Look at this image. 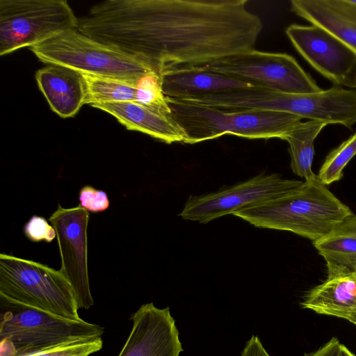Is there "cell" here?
Returning <instances> with one entry per match:
<instances>
[{
	"label": "cell",
	"instance_id": "cell-5",
	"mask_svg": "<svg viewBox=\"0 0 356 356\" xmlns=\"http://www.w3.org/2000/svg\"><path fill=\"white\" fill-rule=\"evenodd\" d=\"M0 299L79 320L75 293L60 270L32 260L0 254Z\"/></svg>",
	"mask_w": 356,
	"mask_h": 356
},
{
	"label": "cell",
	"instance_id": "cell-19",
	"mask_svg": "<svg viewBox=\"0 0 356 356\" xmlns=\"http://www.w3.org/2000/svg\"><path fill=\"white\" fill-rule=\"evenodd\" d=\"M326 123L309 120L299 123L287 136L291 168L298 176L308 179L316 174L312 166L314 155V140Z\"/></svg>",
	"mask_w": 356,
	"mask_h": 356
},
{
	"label": "cell",
	"instance_id": "cell-16",
	"mask_svg": "<svg viewBox=\"0 0 356 356\" xmlns=\"http://www.w3.org/2000/svg\"><path fill=\"white\" fill-rule=\"evenodd\" d=\"M160 78L164 95L180 100L253 87L245 82L196 67L167 70L161 73Z\"/></svg>",
	"mask_w": 356,
	"mask_h": 356
},
{
	"label": "cell",
	"instance_id": "cell-26",
	"mask_svg": "<svg viewBox=\"0 0 356 356\" xmlns=\"http://www.w3.org/2000/svg\"><path fill=\"white\" fill-rule=\"evenodd\" d=\"M341 343L336 337H332L319 349L305 356H338Z\"/></svg>",
	"mask_w": 356,
	"mask_h": 356
},
{
	"label": "cell",
	"instance_id": "cell-4",
	"mask_svg": "<svg viewBox=\"0 0 356 356\" xmlns=\"http://www.w3.org/2000/svg\"><path fill=\"white\" fill-rule=\"evenodd\" d=\"M0 356H28L102 337L104 327L0 299Z\"/></svg>",
	"mask_w": 356,
	"mask_h": 356
},
{
	"label": "cell",
	"instance_id": "cell-24",
	"mask_svg": "<svg viewBox=\"0 0 356 356\" xmlns=\"http://www.w3.org/2000/svg\"><path fill=\"white\" fill-rule=\"evenodd\" d=\"M24 233L28 238L34 242L45 241L49 243L56 236L53 226L45 218L38 216H32L25 225Z\"/></svg>",
	"mask_w": 356,
	"mask_h": 356
},
{
	"label": "cell",
	"instance_id": "cell-30",
	"mask_svg": "<svg viewBox=\"0 0 356 356\" xmlns=\"http://www.w3.org/2000/svg\"><path fill=\"white\" fill-rule=\"evenodd\" d=\"M356 1V0H355Z\"/></svg>",
	"mask_w": 356,
	"mask_h": 356
},
{
	"label": "cell",
	"instance_id": "cell-9",
	"mask_svg": "<svg viewBox=\"0 0 356 356\" xmlns=\"http://www.w3.org/2000/svg\"><path fill=\"white\" fill-rule=\"evenodd\" d=\"M303 182L284 179L277 174H261L217 192L189 197L179 216L185 220L207 223L288 195Z\"/></svg>",
	"mask_w": 356,
	"mask_h": 356
},
{
	"label": "cell",
	"instance_id": "cell-10",
	"mask_svg": "<svg viewBox=\"0 0 356 356\" xmlns=\"http://www.w3.org/2000/svg\"><path fill=\"white\" fill-rule=\"evenodd\" d=\"M58 240L61 258L60 272L71 284L79 309H88L94 305L88 271V211L78 206L58 207L49 217Z\"/></svg>",
	"mask_w": 356,
	"mask_h": 356
},
{
	"label": "cell",
	"instance_id": "cell-18",
	"mask_svg": "<svg viewBox=\"0 0 356 356\" xmlns=\"http://www.w3.org/2000/svg\"><path fill=\"white\" fill-rule=\"evenodd\" d=\"M313 244L325 261L327 279L355 274L356 214L341 221Z\"/></svg>",
	"mask_w": 356,
	"mask_h": 356
},
{
	"label": "cell",
	"instance_id": "cell-12",
	"mask_svg": "<svg viewBox=\"0 0 356 356\" xmlns=\"http://www.w3.org/2000/svg\"><path fill=\"white\" fill-rule=\"evenodd\" d=\"M130 320L131 330L118 356H179L183 351L169 307L144 304Z\"/></svg>",
	"mask_w": 356,
	"mask_h": 356
},
{
	"label": "cell",
	"instance_id": "cell-22",
	"mask_svg": "<svg viewBox=\"0 0 356 356\" xmlns=\"http://www.w3.org/2000/svg\"><path fill=\"white\" fill-rule=\"evenodd\" d=\"M102 337L78 341L28 356H90L102 348Z\"/></svg>",
	"mask_w": 356,
	"mask_h": 356
},
{
	"label": "cell",
	"instance_id": "cell-20",
	"mask_svg": "<svg viewBox=\"0 0 356 356\" xmlns=\"http://www.w3.org/2000/svg\"><path fill=\"white\" fill-rule=\"evenodd\" d=\"M86 86L85 104L132 102L139 103L138 82L83 74Z\"/></svg>",
	"mask_w": 356,
	"mask_h": 356
},
{
	"label": "cell",
	"instance_id": "cell-6",
	"mask_svg": "<svg viewBox=\"0 0 356 356\" xmlns=\"http://www.w3.org/2000/svg\"><path fill=\"white\" fill-rule=\"evenodd\" d=\"M29 49L44 63L65 66L83 74L137 83L145 75L155 72L136 58L77 29L62 33Z\"/></svg>",
	"mask_w": 356,
	"mask_h": 356
},
{
	"label": "cell",
	"instance_id": "cell-25",
	"mask_svg": "<svg viewBox=\"0 0 356 356\" xmlns=\"http://www.w3.org/2000/svg\"><path fill=\"white\" fill-rule=\"evenodd\" d=\"M241 356H270L257 336L252 335L246 343Z\"/></svg>",
	"mask_w": 356,
	"mask_h": 356
},
{
	"label": "cell",
	"instance_id": "cell-11",
	"mask_svg": "<svg viewBox=\"0 0 356 356\" xmlns=\"http://www.w3.org/2000/svg\"><path fill=\"white\" fill-rule=\"evenodd\" d=\"M286 34L296 51L335 86L355 89L356 54L326 30L291 24Z\"/></svg>",
	"mask_w": 356,
	"mask_h": 356
},
{
	"label": "cell",
	"instance_id": "cell-8",
	"mask_svg": "<svg viewBox=\"0 0 356 356\" xmlns=\"http://www.w3.org/2000/svg\"><path fill=\"white\" fill-rule=\"evenodd\" d=\"M196 67L280 92L307 94L323 90L293 56L284 53L251 49Z\"/></svg>",
	"mask_w": 356,
	"mask_h": 356
},
{
	"label": "cell",
	"instance_id": "cell-23",
	"mask_svg": "<svg viewBox=\"0 0 356 356\" xmlns=\"http://www.w3.org/2000/svg\"><path fill=\"white\" fill-rule=\"evenodd\" d=\"M79 202V206L91 212L103 211L109 207L107 194L104 191L97 190L91 186H85L80 190Z\"/></svg>",
	"mask_w": 356,
	"mask_h": 356
},
{
	"label": "cell",
	"instance_id": "cell-13",
	"mask_svg": "<svg viewBox=\"0 0 356 356\" xmlns=\"http://www.w3.org/2000/svg\"><path fill=\"white\" fill-rule=\"evenodd\" d=\"M90 106L108 113L127 129L143 132L168 144L185 142V135L170 111L132 102L96 103Z\"/></svg>",
	"mask_w": 356,
	"mask_h": 356
},
{
	"label": "cell",
	"instance_id": "cell-7",
	"mask_svg": "<svg viewBox=\"0 0 356 356\" xmlns=\"http://www.w3.org/2000/svg\"><path fill=\"white\" fill-rule=\"evenodd\" d=\"M78 24L65 0H0V56L77 29Z\"/></svg>",
	"mask_w": 356,
	"mask_h": 356
},
{
	"label": "cell",
	"instance_id": "cell-15",
	"mask_svg": "<svg viewBox=\"0 0 356 356\" xmlns=\"http://www.w3.org/2000/svg\"><path fill=\"white\" fill-rule=\"evenodd\" d=\"M35 79L51 108L60 117H73L85 104L86 81L78 71L49 65L36 72Z\"/></svg>",
	"mask_w": 356,
	"mask_h": 356
},
{
	"label": "cell",
	"instance_id": "cell-17",
	"mask_svg": "<svg viewBox=\"0 0 356 356\" xmlns=\"http://www.w3.org/2000/svg\"><path fill=\"white\" fill-rule=\"evenodd\" d=\"M300 305L317 314L343 318L356 325L355 274L326 279L310 289Z\"/></svg>",
	"mask_w": 356,
	"mask_h": 356
},
{
	"label": "cell",
	"instance_id": "cell-14",
	"mask_svg": "<svg viewBox=\"0 0 356 356\" xmlns=\"http://www.w3.org/2000/svg\"><path fill=\"white\" fill-rule=\"evenodd\" d=\"M291 10L330 33L356 54L355 0H292Z\"/></svg>",
	"mask_w": 356,
	"mask_h": 356
},
{
	"label": "cell",
	"instance_id": "cell-21",
	"mask_svg": "<svg viewBox=\"0 0 356 356\" xmlns=\"http://www.w3.org/2000/svg\"><path fill=\"white\" fill-rule=\"evenodd\" d=\"M355 154L356 132L327 154L317 175L321 182L329 185L340 180L344 168Z\"/></svg>",
	"mask_w": 356,
	"mask_h": 356
},
{
	"label": "cell",
	"instance_id": "cell-1",
	"mask_svg": "<svg viewBox=\"0 0 356 356\" xmlns=\"http://www.w3.org/2000/svg\"><path fill=\"white\" fill-rule=\"evenodd\" d=\"M247 0H106L79 18L77 30L161 74L202 65L254 46L261 19Z\"/></svg>",
	"mask_w": 356,
	"mask_h": 356
},
{
	"label": "cell",
	"instance_id": "cell-27",
	"mask_svg": "<svg viewBox=\"0 0 356 356\" xmlns=\"http://www.w3.org/2000/svg\"><path fill=\"white\" fill-rule=\"evenodd\" d=\"M338 356H356L349 350L343 344L341 343Z\"/></svg>",
	"mask_w": 356,
	"mask_h": 356
},
{
	"label": "cell",
	"instance_id": "cell-28",
	"mask_svg": "<svg viewBox=\"0 0 356 356\" xmlns=\"http://www.w3.org/2000/svg\"><path fill=\"white\" fill-rule=\"evenodd\" d=\"M355 89H356V76H355Z\"/></svg>",
	"mask_w": 356,
	"mask_h": 356
},
{
	"label": "cell",
	"instance_id": "cell-2",
	"mask_svg": "<svg viewBox=\"0 0 356 356\" xmlns=\"http://www.w3.org/2000/svg\"><path fill=\"white\" fill-rule=\"evenodd\" d=\"M353 214L317 175L288 195L233 213L254 227L291 232L313 242Z\"/></svg>",
	"mask_w": 356,
	"mask_h": 356
},
{
	"label": "cell",
	"instance_id": "cell-3",
	"mask_svg": "<svg viewBox=\"0 0 356 356\" xmlns=\"http://www.w3.org/2000/svg\"><path fill=\"white\" fill-rule=\"evenodd\" d=\"M171 114L185 135L184 143H197L229 134L250 139L285 140L302 118L286 112L264 110H225L166 97Z\"/></svg>",
	"mask_w": 356,
	"mask_h": 356
},
{
	"label": "cell",
	"instance_id": "cell-29",
	"mask_svg": "<svg viewBox=\"0 0 356 356\" xmlns=\"http://www.w3.org/2000/svg\"><path fill=\"white\" fill-rule=\"evenodd\" d=\"M355 278H356V273H355Z\"/></svg>",
	"mask_w": 356,
	"mask_h": 356
}]
</instances>
